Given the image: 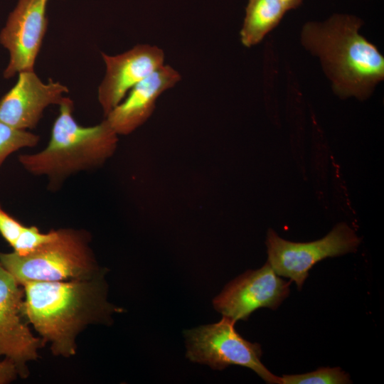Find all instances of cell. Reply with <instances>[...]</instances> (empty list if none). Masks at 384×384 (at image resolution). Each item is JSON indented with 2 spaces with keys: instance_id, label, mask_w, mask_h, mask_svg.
<instances>
[{
  "instance_id": "13",
  "label": "cell",
  "mask_w": 384,
  "mask_h": 384,
  "mask_svg": "<svg viewBox=\"0 0 384 384\" xmlns=\"http://www.w3.org/2000/svg\"><path fill=\"white\" fill-rule=\"evenodd\" d=\"M287 11L279 0H248L240 32L243 46L259 43L281 21Z\"/></svg>"
},
{
  "instance_id": "17",
  "label": "cell",
  "mask_w": 384,
  "mask_h": 384,
  "mask_svg": "<svg viewBox=\"0 0 384 384\" xmlns=\"http://www.w3.org/2000/svg\"><path fill=\"white\" fill-rule=\"evenodd\" d=\"M24 225L7 213L0 204V234L12 247Z\"/></svg>"
},
{
  "instance_id": "14",
  "label": "cell",
  "mask_w": 384,
  "mask_h": 384,
  "mask_svg": "<svg viewBox=\"0 0 384 384\" xmlns=\"http://www.w3.org/2000/svg\"><path fill=\"white\" fill-rule=\"evenodd\" d=\"M39 139L35 134L0 121V167L10 154L23 148L34 147Z\"/></svg>"
},
{
  "instance_id": "11",
  "label": "cell",
  "mask_w": 384,
  "mask_h": 384,
  "mask_svg": "<svg viewBox=\"0 0 384 384\" xmlns=\"http://www.w3.org/2000/svg\"><path fill=\"white\" fill-rule=\"evenodd\" d=\"M68 92L58 82H43L34 70L21 72L16 85L0 100V121L19 129H33L44 110L60 105Z\"/></svg>"
},
{
  "instance_id": "7",
  "label": "cell",
  "mask_w": 384,
  "mask_h": 384,
  "mask_svg": "<svg viewBox=\"0 0 384 384\" xmlns=\"http://www.w3.org/2000/svg\"><path fill=\"white\" fill-rule=\"evenodd\" d=\"M23 300V286L0 264V358L11 360L19 376L26 378L27 364L38 358L43 343L28 327Z\"/></svg>"
},
{
  "instance_id": "9",
  "label": "cell",
  "mask_w": 384,
  "mask_h": 384,
  "mask_svg": "<svg viewBox=\"0 0 384 384\" xmlns=\"http://www.w3.org/2000/svg\"><path fill=\"white\" fill-rule=\"evenodd\" d=\"M48 0H18L0 33V43L8 50L9 62L4 77L33 70L34 63L46 31Z\"/></svg>"
},
{
  "instance_id": "12",
  "label": "cell",
  "mask_w": 384,
  "mask_h": 384,
  "mask_svg": "<svg viewBox=\"0 0 384 384\" xmlns=\"http://www.w3.org/2000/svg\"><path fill=\"white\" fill-rule=\"evenodd\" d=\"M181 79L179 73L171 66L162 65L133 87L105 119L118 135L133 132L150 117L158 97Z\"/></svg>"
},
{
  "instance_id": "18",
  "label": "cell",
  "mask_w": 384,
  "mask_h": 384,
  "mask_svg": "<svg viewBox=\"0 0 384 384\" xmlns=\"http://www.w3.org/2000/svg\"><path fill=\"white\" fill-rule=\"evenodd\" d=\"M19 376L17 367L9 358L0 361V384H7L15 380Z\"/></svg>"
},
{
  "instance_id": "16",
  "label": "cell",
  "mask_w": 384,
  "mask_h": 384,
  "mask_svg": "<svg viewBox=\"0 0 384 384\" xmlns=\"http://www.w3.org/2000/svg\"><path fill=\"white\" fill-rule=\"evenodd\" d=\"M57 230L41 233L36 226H25L12 246L14 252L25 255L53 240L57 236Z\"/></svg>"
},
{
  "instance_id": "5",
  "label": "cell",
  "mask_w": 384,
  "mask_h": 384,
  "mask_svg": "<svg viewBox=\"0 0 384 384\" xmlns=\"http://www.w3.org/2000/svg\"><path fill=\"white\" fill-rule=\"evenodd\" d=\"M235 322L223 316L218 323L185 331L187 358L214 370L230 365L247 367L268 383L282 384L281 377L272 374L261 362L260 345L243 338L235 329Z\"/></svg>"
},
{
  "instance_id": "8",
  "label": "cell",
  "mask_w": 384,
  "mask_h": 384,
  "mask_svg": "<svg viewBox=\"0 0 384 384\" xmlns=\"http://www.w3.org/2000/svg\"><path fill=\"white\" fill-rule=\"evenodd\" d=\"M290 282L281 279L267 262L225 286L213 299L214 308L237 321L246 320L259 308L277 309L289 294Z\"/></svg>"
},
{
  "instance_id": "3",
  "label": "cell",
  "mask_w": 384,
  "mask_h": 384,
  "mask_svg": "<svg viewBox=\"0 0 384 384\" xmlns=\"http://www.w3.org/2000/svg\"><path fill=\"white\" fill-rule=\"evenodd\" d=\"M59 107L48 145L37 153L18 156L25 170L46 176L53 188L72 175L101 166L114 154L118 142V134L106 119L82 127L73 116L70 98L65 97Z\"/></svg>"
},
{
  "instance_id": "4",
  "label": "cell",
  "mask_w": 384,
  "mask_h": 384,
  "mask_svg": "<svg viewBox=\"0 0 384 384\" xmlns=\"http://www.w3.org/2000/svg\"><path fill=\"white\" fill-rule=\"evenodd\" d=\"M51 241L25 255L0 252V264L21 286L30 282H60L92 278L100 268L90 246L88 233L57 230Z\"/></svg>"
},
{
  "instance_id": "2",
  "label": "cell",
  "mask_w": 384,
  "mask_h": 384,
  "mask_svg": "<svg viewBox=\"0 0 384 384\" xmlns=\"http://www.w3.org/2000/svg\"><path fill=\"white\" fill-rule=\"evenodd\" d=\"M363 21L348 14H334L322 22L308 21L302 28L303 47L317 57L341 98L364 100L384 79V58L359 30Z\"/></svg>"
},
{
  "instance_id": "6",
  "label": "cell",
  "mask_w": 384,
  "mask_h": 384,
  "mask_svg": "<svg viewBox=\"0 0 384 384\" xmlns=\"http://www.w3.org/2000/svg\"><path fill=\"white\" fill-rule=\"evenodd\" d=\"M361 240L346 223L335 226L324 238L310 242H293L270 229L267 237V262L279 276L294 281L300 290L309 270L320 260L355 252Z\"/></svg>"
},
{
  "instance_id": "10",
  "label": "cell",
  "mask_w": 384,
  "mask_h": 384,
  "mask_svg": "<svg viewBox=\"0 0 384 384\" xmlns=\"http://www.w3.org/2000/svg\"><path fill=\"white\" fill-rule=\"evenodd\" d=\"M106 73L98 88V100L105 116L118 105L139 82L164 65L162 49L139 44L117 55L102 53Z\"/></svg>"
},
{
  "instance_id": "19",
  "label": "cell",
  "mask_w": 384,
  "mask_h": 384,
  "mask_svg": "<svg viewBox=\"0 0 384 384\" xmlns=\"http://www.w3.org/2000/svg\"><path fill=\"white\" fill-rule=\"evenodd\" d=\"M285 10L289 11L297 9L302 3L303 0H279Z\"/></svg>"
},
{
  "instance_id": "1",
  "label": "cell",
  "mask_w": 384,
  "mask_h": 384,
  "mask_svg": "<svg viewBox=\"0 0 384 384\" xmlns=\"http://www.w3.org/2000/svg\"><path fill=\"white\" fill-rule=\"evenodd\" d=\"M105 270L87 279L30 282L23 284V311L28 324L53 355L69 358L77 351L78 335L91 324H110L122 312L107 300Z\"/></svg>"
},
{
  "instance_id": "15",
  "label": "cell",
  "mask_w": 384,
  "mask_h": 384,
  "mask_svg": "<svg viewBox=\"0 0 384 384\" xmlns=\"http://www.w3.org/2000/svg\"><path fill=\"white\" fill-rule=\"evenodd\" d=\"M282 384H347L349 375L340 368H320L315 371L297 375H283Z\"/></svg>"
}]
</instances>
